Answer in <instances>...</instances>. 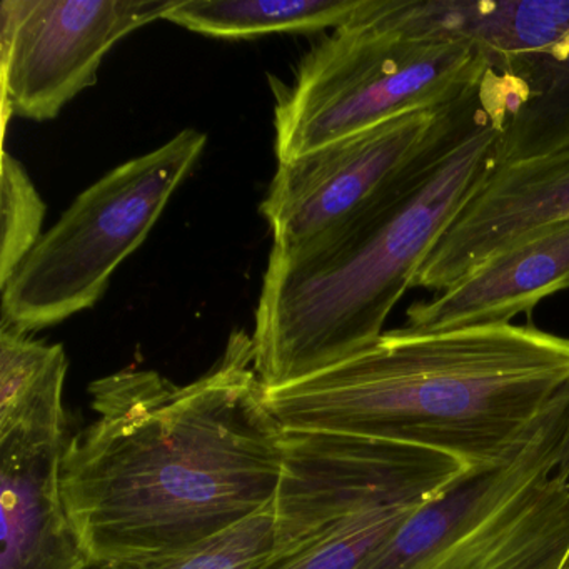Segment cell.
I'll use <instances>...</instances> for the list:
<instances>
[{
	"label": "cell",
	"mask_w": 569,
	"mask_h": 569,
	"mask_svg": "<svg viewBox=\"0 0 569 569\" xmlns=\"http://www.w3.org/2000/svg\"><path fill=\"white\" fill-rule=\"evenodd\" d=\"M2 246H0V288L18 271L42 238L46 206L18 159L2 158Z\"/></svg>",
	"instance_id": "ac0fdd59"
},
{
	"label": "cell",
	"mask_w": 569,
	"mask_h": 569,
	"mask_svg": "<svg viewBox=\"0 0 569 569\" xmlns=\"http://www.w3.org/2000/svg\"><path fill=\"white\" fill-rule=\"evenodd\" d=\"M178 0H4L0 58L4 112L49 121L98 81L122 39L164 19Z\"/></svg>",
	"instance_id": "30bf717a"
},
{
	"label": "cell",
	"mask_w": 569,
	"mask_h": 569,
	"mask_svg": "<svg viewBox=\"0 0 569 569\" xmlns=\"http://www.w3.org/2000/svg\"><path fill=\"white\" fill-rule=\"evenodd\" d=\"M89 395L96 419L68 438L61 459L62 498L88 561L192 548L274 502L286 431L248 332H232L189 385L126 369Z\"/></svg>",
	"instance_id": "6da1fadb"
},
{
	"label": "cell",
	"mask_w": 569,
	"mask_h": 569,
	"mask_svg": "<svg viewBox=\"0 0 569 569\" xmlns=\"http://www.w3.org/2000/svg\"><path fill=\"white\" fill-rule=\"evenodd\" d=\"M206 142L208 136L184 129L78 196L2 286V325L29 335L92 308L146 241Z\"/></svg>",
	"instance_id": "52a82bcc"
},
{
	"label": "cell",
	"mask_w": 569,
	"mask_h": 569,
	"mask_svg": "<svg viewBox=\"0 0 569 569\" xmlns=\"http://www.w3.org/2000/svg\"><path fill=\"white\" fill-rule=\"evenodd\" d=\"M529 98L521 79L491 68L466 91L281 162L261 204L272 249L298 248L358 219L398 214L496 108L526 104Z\"/></svg>",
	"instance_id": "277c9868"
},
{
	"label": "cell",
	"mask_w": 569,
	"mask_h": 569,
	"mask_svg": "<svg viewBox=\"0 0 569 569\" xmlns=\"http://www.w3.org/2000/svg\"><path fill=\"white\" fill-rule=\"evenodd\" d=\"M68 435L0 438V569H82L88 562L61 489Z\"/></svg>",
	"instance_id": "7c38bea8"
},
{
	"label": "cell",
	"mask_w": 569,
	"mask_h": 569,
	"mask_svg": "<svg viewBox=\"0 0 569 569\" xmlns=\"http://www.w3.org/2000/svg\"><path fill=\"white\" fill-rule=\"evenodd\" d=\"M382 16L415 36L476 46L492 68L535 96L569 92V2L379 0Z\"/></svg>",
	"instance_id": "8fae6325"
},
{
	"label": "cell",
	"mask_w": 569,
	"mask_h": 569,
	"mask_svg": "<svg viewBox=\"0 0 569 569\" xmlns=\"http://www.w3.org/2000/svg\"><path fill=\"white\" fill-rule=\"evenodd\" d=\"M568 429L566 392L516 455L422 502L359 569H568Z\"/></svg>",
	"instance_id": "5b68a950"
},
{
	"label": "cell",
	"mask_w": 569,
	"mask_h": 569,
	"mask_svg": "<svg viewBox=\"0 0 569 569\" xmlns=\"http://www.w3.org/2000/svg\"><path fill=\"white\" fill-rule=\"evenodd\" d=\"M518 108H496L395 218L351 222L298 248L272 249L252 335L266 389L302 381L378 341L422 259L481 181L499 131Z\"/></svg>",
	"instance_id": "3957f363"
},
{
	"label": "cell",
	"mask_w": 569,
	"mask_h": 569,
	"mask_svg": "<svg viewBox=\"0 0 569 569\" xmlns=\"http://www.w3.org/2000/svg\"><path fill=\"white\" fill-rule=\"evenodd\" d=\"M491 68L476 46L411 34L382 16L379 0H365L305 56L295 84H276L278 164L466 91Z\"/></svg>",
	"instance_id": "8992f818"
},
{
	"label": "cell",
	"mask_w": 569,
	"mask_h": 569,
	"mask_svg": "<svg viewBox=\"0 0 569 569\" xmlns=\"http://www.w3.org/2000/svg\"><path fill=\"white\" fill-rule=\"evenodd\" d=\"M69 361L61 345L0 328V438L68 435L64 385Z\"/></svg>",
	"instance_id": "5bb4252c"
},
{
	"label": "cell",
	"mask_w": 569,
	"mask_h": 569,
	"mask_svg": "<svg viewBox=\"0 0 569 569\" xmlns=\"http://www.w3.org/2000/svg\"><path fill=\"white\" fill-rule=\"evenodd\" d=\"M468 471L451 456L415 446L286 431L272 556L351 516L385 506L422 505Z\"/></svg>",
	"instance_id": "9c48e42d"
},
{
	"label": "cell",
	"mask_w": 569,
	"mask_h": 569,
	"mask_svg": "<svg viewBox=\"0 0 569 569\" xmlns=\"http://www.w3.org/2000/svg\"><path fill=\"white\" fill-rule=\"evenodd\" d=\"M569 289V222L549 226L406 311L405 328L438 332L509 325L541 299Z\"/></svg>",
	"instance_id": "4fadbf2b"
},
{
	"label": "cell",
	"mask_w": 569,
	"mask_h": 569,
	"mask_svg": "<svg viewBox=\"0 0 569 569\" xmlns=\"http://www.w3.org/2000/svg\"><path fill=\"white\" fill-rule=\"evenodd\" d=\"M569 392V338L531 325L392 329L315 376L266 389L284 431L399 442L499 465Z\"/></svg>",
	"instance_id": "7a4b0ae2"
},
{
	"label": "cell",
	"mask_w": 569,
	"mask_h": 569,
	"mask_svg": "<svg viewBox=\"0 0 569 569\" xmlns=\"http://www.w3.org/2000/svg\"><path fill=\"white\" fill-rule=\"evenodd\" d=\"M561 222H569V92L535 96L506 121L481 181L422 259L412 288L445 291Z\"/></svg>",
	"instance_id": "ba28073f"
},
{
	"label": "cell",
	"mask_w": 569,
	"mask_h": 569,
	"mask_svg": "<svg viewBox=\"0 0 569 569\" xmlns=\"http://www.w3.org/2000/svg\"><path fill=\"white\" fill-rule=\"evenodd\" d=\"M556 475L561 476V478L569 479V429L568 432H566L565 449H562L561 462H559Z\"/></svg>",
	"instance_id": "d6986e66"
},
{
	"label": "cell",
	"mask_w": 569,
	"mask_h": 569,
	"mask_svg": "<svg viewBox=\"0 0 569 569\" xmlns=\"http://www.w3.org/2000/svg\"><path fill=\"white\" fill-rule=\"evenodd\" d=\"M365 0H178L164 21L199 34L251 39L276 32H316L355 18Z\"/></svg>",
	"instance_id": "9a60e30c"
},
{
	"label": "cell",
	"mask_w": 569,
	"mask_h": 569,
	"mask_svg": "<svg viewBox=\"0 0 569 569\" xmlns=\"http://www.w3.org/2000/svg\"><path fill=\"white\" fill-rule=\"evenodd\" d=\"M419 506H385L326 526L261 569H359Z\"/></svg>",
	"instance_id": "2e32d148"
},
{
	"label": "cell",
	"mask_w": 569,
	"mask_h": 569,
	"mask_svg": "<svg viewBox=\"0 0 569 569\" xmlns=\"http://www.w3.org/2000/svg\"><path fill=\"white\" fill-rule=\"evenodd\" d=\"M274 549V502L241 525L181 551L88 561L82 569H261Z\"/></svg>",
	"instance_id": "e0dca14e"
},
{
	"label": "cell",
	"mask_w": 569,
	"mask_h": 569,
	"mask_svg": "<svg viewBox=\"0 0 569 569\" xmlns=\"http://www.w3.org/2000/svg\"><path fill=\"white\" fill-rule=\"evenodd\" d=\"M569 569V568H568Z\"/></svg>",
	"instance_id": "ffe728a7"
}]
</instances>
